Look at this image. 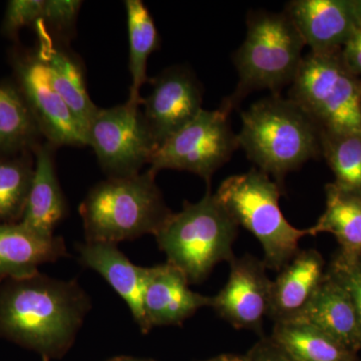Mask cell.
Segmentation results:
<instances>
[{"mask_svg":"<svg viewBox=\"0 0 361 361\" xmlns=\"http://www.w3.org/2000/svg\"><path fill=\"white\" fill-rule=\"evenodd\" d=\"M92 310L78 280L37 274L9 279L0 288V334L58 353L71 345Z\"/></svg>","mask_w":361,"mask_h":361,"instance_id":"cell-1","label":"cell"},{"mask_svg":"<svg viewBox=\"0 0 361 361\" xmlns=\"http://www.w3.org/2000/svg\"><path fill=\"white\" fill-rule=\"evenodd\" d=\"M241 121L238 147L279 185L322 152L320 130L290 99L274 94L256 102L241 114Z\"/></svg>","mask_w":361,"mask_h":361,"instance_id":"cell-2","label":"cell"},{"mask_svg":"<svg viewBox=\"0 0 361 361\" xmlns=\"http://www.w3.org/2000/svg\"><path fill=\"white\" fill-rule=\"evenodd\" d=\"M156 175L148 169L94 185L78 209L85 241L118 244L144 235L155 236L173 213L157 186Z\"/></svg>","mask_w":361,"mask_h":361,"instance_id":"cell-3","label":"cell"},{"mask_svg":"<svg viewBox=\"0 0 361 361\" xmlns=\"http://www.w3.org/2000/svg\"><path fill=\"white\" fill-rule=\"evenodd\" d=\"M239 226L210 191L197 203L171 214L155 235L167 262L182 271L190 284L209 276L216 265L231 262Z\"/></svg>","mask_w":361,"mask_h":361,"instance_id":"cell-4","label":"cell"},{"mask_svg":"<svg viewBox=\"0 0 361 361\" xmlns=\"http://www.w3.org/2000/svg\"><path fill=\"white\" fill-rule=\"evenodd\" d=\"M216 198L238 226L260 242L267 269L279 272L300 251L310 230L294 227L279 206L280 186L258 169L223 180Z\"/></svg>","mask_w":361,"mask_h":361,"instance_id":"cell-5","label":"cell"},{"mask_svg":"<svg viewBox=\"0 0 361 361\" xmlns=\"http://www.w3.org/2000/svg\"><path fill=\"white\" fill-rule=\"evenodd\" d=\"M305 44L285 13H252L243 44L234 54L239 82L226 99L233 108L254 90L277 92L292 84L302 63Z\"/></svg>","mask_w":361,"mask_h":361,"instance_id":"cell-6","label":"cell"},{"mask_svg":"<svg viewBox=\"0 0 361 361\" xmlns=\"http://www.w3.org/2000/svg\"><path fill=\"white\" fill-rule=\"evenodd\" d=\"M291 85L289 99L320 132H361V78L344 66L341 51H310Z\"/></svg>","mask_w":361,"mask_h":361,"instance_id":"cell-7","label":"cell"},{"mask_svg":"<svg viewBox=\"0 0 361 361\" xmlns=\"http://www.w3.org/2000/svg\"><path fill=\"white\" fill-rule=\"evenodd\" d=\"M231 104L225 101L217 110H202L191 122L157 148L149 170L186 171L210 183L214 173L239 148L229 122Z\"/></svg>","mask_w":361,"mask_h":361,"instance_id":"cell-8","label":"cell"},{"mask_svg":"<svg viewBox=\"0 0 361 361\" xmlns=\"http://www.w3.org/2000/svg\"><path fill=\"white\" fill-rule=\"evenodd\" d=\"M87 146L108 178H127L149 165L157 146L140 104L97 109L87 126Z\"/></svg>","mask_w":361,"mask_h":361,"instance_id":"cell-9","label":"cell"},{"mask_svg":"<svg viewBox=\"0 0 361 361\" xmlns=\"http://www.w3.org/2000/svg\"><path fill=\"white\" fill-rule=\"evenodd\" d=\"M271 286L263 260L252 255L235 257L227 283L212 297L211 307L235 329L260 331L269 312Z\"/></svg>","mask_w":361,"mask_h":361,"instance_id":"cell-10","label":"cell"},{"mask_svg":"<svg viewBox=\"0 0 361 361\" xmlns=\"http://www.w3.org/2000/svg\"><path fill=\"white\" fill-rule=\"evenodd\" d=\"M149 82L151 90L141 106L159 147L203 110V94L191 71L180 66L168 68Z\"/></svg>","mask_w":361,"mask_h":361,"instance_id":"cell-11","label":"cell"},{"mask_svg":"<svg viewBox=\"0 0 361 361\" xmlns=\"http://www.w3.org/2000/svg\"><path fill=\"white\" fill-rule=\"evenodd\" d=\"M23 90L40 130L56 148L87 146V133L75 114L52 87L39 56L20 66Z\"/></svg>","mask_w":361,"mask_h":361,"instance_id":"cell-12","label":"cell"},{"mask_svg":"<svg viewBox=\"0 0 361 361\" xmlns=\"http://www.w3.org/2000/svg\"><path fill=\"white\" fill-rule=\"evenodd\" d=\"M184 273L170 263L147 267L145 318L149 331L154 327L180 325L203 307H211L212 297L191 290Z\"/></svg>","mask_w":361,"mask_h":361,"instance_id":"cell-13","label":"cell"},{"mask_svg":"<svg viewBox=\"0 0 361 361\" xmlns=\"http://www.w3.org/2000/svg\"><path fill=\"white\" fill-rule=\"evenodd\" d=\"M284 13L316 54L341 51L357 27L349 0H294Z\"/></svg>","mask_w":361,"mask_h":361,"instance_id":"cell-14","label":"cell"},{"mask_svg":"<svg viewBox=\"0 0 361 361\" xmlns=\"http://www.w3.org/2000/svg\"><path fill=\"white\" fill-rule=\"evenodd\" d=\"M77 251L80 262L96 271L110 284L129 306L142 334H148L142 306L147 267L134 264L116 244L85 241L78 244Z\"/></svg>","mask_w":361,"mask_h":361,"instance_id":"cell-15","label":"cell"},{"mask_svg":"<svg viewBox=\"0 0 361 361\" xmlns=\"http://www.w3.org/2000/svg\"><path fill=\"white\" fill-rule=\"evenodd\" d=\"M289 322L312 325L355 355L361 350V332L355 304L348 290L327 271L306 307Z\"/></svg>","mask_w":361,"mask_h":361,"instance_id":"cell-16","label":"cell"},{"mask_svg":"<svg viewBox=\"0 0 361 361\" xmlns=\"http://www.w3.org/2000/svg\"><path fill=\"white\" fill-rule=\"evenodd\" d=\"M324 275L319 252L299 251L272 281L268 316L274 323L293 319L314 295Z\"/></svg>","mask_w":361,"mask_h":361,"instance_id":"cell-17","label":"cell"},{"mask_svg":"<svg viewBox=\"0 0 361 361\" xmlns=\"http://www.w3.org/2000/svg\"><path fill=\"white\" fill-rule=\"evenodd\" d=\"M63 237H45L25 225L0 224V279H18L39 272L40 265L68 256Z\"/></svg>","mask_w":361,"mask_h":361,"instance_id":"cell-18","label":"cell"},{"mask_svg":"<svg viewBox=\"0 0 361 361\" xmlns=\"http://www.w3.org/2000/svg\"><path fill=\"white\" fill-rule=\"evenodd\" d=\"M56 147L49 142L37 147L35 170L20 223L45 237L54 230L66 214V202L59 185L54 163Z\"/></svg>","mask_w":361,"mask_h":361,"instance_id":"cell-19","label":"cell"},{"mask_svg":"<svg viewBox=\"0 0 361 361\" xmlns=\"http://www.w3.org/2000/svg\"><path fill=\"white\" fill-rule=\"evenodd\" d=\"M37 26L42 39L37 56L49 71L52 87L87 133V126L99 108L90 99L82 63L75 54L66 49L65 44L51 39L42 25Z\"/></svg>","mask_w":361,"mask_h":361,"instance_id":"cell-20","label":"cell"},{"mask_svg":"<svg viewBox=\"0 0 361 361\" xmlns=\"http://www.w3.org/2000/svg\"><path fill=\"white\" fill-rule=\"evenodd\" d=\"M326 205L310 236L329 233L338 242V252L346 256L361 254V192L348 191L329 183L325 186Z\"/></svg>","mask_w":361,"mask_h":361,"instance_id":"cell-21","label":"cell"},{"mask_svg":"<svg viewBox=\"0 0 361 361\" xmlns=\"http://www.w3.org/2000/svg\"><path fill=\"white\" fill-rule=\"evenodd\" d=\"M270 338L295 361H358L355 353L307 323L276 322Z\"/></svg>","mask_w":361,"mask_h":361,"instance_id":"cell-22","label":"cell"},{"mask_svg":"<svg viewBox=\"0 0 361 361\" xmlns=\"http://www.w3.org/2000/svg\"><path fill=\"white\" fill-rule=\"evenodd\" d=\"M129 32V70L132 85L128 102L140 104L142 85L149 82L147 63L149 56L160 47V35L149 9L141 0L125 1Z\"/></svg>","mask_w":361,"mask_h":361,"instance_id":"cell-23","label":"cell"},{"mask_svg":"<svg viewBox=\"0 0 361 361\" xmlns=\"http://www.w3.org/2000/svg\"><path fill=\"white\" fill-rule=\"evenodd\" d=\"M320 149L336 177L334 184L361 192V132H320Z\"/></svg>","mask_w":361,"mask_h":361,"instance_id":"cell-24","label":"cell"},{"mask_svg":"<svg viewBox=\"0 0 361 361\" xmlns=\"http://www.w3.org/2000/svg\"><path fill=\"white\" fill-rule=\"evenodd\" d=\"M42 133L32 110L18 92L0 85V149L23 145Z\"/></svg>","mask_w":361,"mask_h":361,"instance_id":"cell-25","label":"cell"},{"mask_svg":"<svg viewBox=\"0 0 361 361\" xmlns=\"http://www.w3.org/2000/svg\"><path fill=\"white\" fill-rule=\"evenodd\" d=\"M33 170L18 161L0 163V220L23 217Z\"/></svg>","mask_w":361,"mask_h":361,"instance_id":"cell-26","label":"cell"},{"mask_svg":"<svg viewBox=\"0 0 361 361\" xmlns=\"http://www.w3.org/2000/svg\"><path fill=\"white\" fill-rule=\"evenodd\" d=\"M82 6V1L78 0H44L42 20L37 23L51 39L63 44L71 39Z\"/></svg>","mask_w":361,"mask_h":361,"instance_id":"cell-27","label":"cell"},{"mask_svg":"<svg viewBox=\"0 0 361 361\" xmlns=\"http://www.w3.org/2000/svg\"><path fill=\"white\" fill-rule=\"evenodd\" d=\"M327 272L348 290L353 299L361 332V254L346 256L337 252Z\"/></svg>","mask_w":361,"mask_h":361,"instance_id":"cell-28","label":"cell"},{"mask_svg":"<svg viewBox=\"0 0 361 361\" xmlns=\"http://www.w3.org/2000/svg\"><path fill=\"white\" fill-rule=\"evenodd\" d=\"M44 0H13L9 2L6 16V27L16 32L23 26L42 20Z\"/></svg>","mask_w":361,"mask_h":361,"instance_id":"cell-29","label":"cell"},{"mask_svg":"<svg viewBox=\"0 0 361 361\" xmlns=\"http://www.w3.org/2000/svg\"><path fill=\"white\" fill-rule=\"evenodd\" d=\"M344 66L355 77L361 78V25H357L345 44L341 49Z\"/></svg>","mask_w":361,"mask_h":361,"instance_id":"cell-30","label":"cell"},{"mask_svg":"<svg viewBox=\"0 0 361 361\" xmlns=\"http://www.w3.org/2000/svg\"><path fill=\"white\" fill-rule=\"evenodd\" d=\"M250 361H295L271 338H263L247 353Z\"/></svg>","mask_w":361,"mask_h":361,"instance_id":"cell-31","label":"cell"},{"mask_svg":"<svg viewBox=\"0 0 361 361\" xmlns=\"http://www.w3.org/2000/svg\"><path fill=\"white\" fill-rule=\"evenodd\" d=\"M349 1L355 14L356 23L358 25H361V0H349Z\"/></svg>","mask_w":361,"mask_h":361,"instance_id":"cell-32","label":"cell"},{"mask_svg":"<svg viewBox=\"0 0 361 361\" xmlns=\"http://www.w3.org/2000/svg\"><path fill=\"white\" fill-rule=\"evenodd\" d=\"M227 361H250L246 355H227Z\"/></svg>","mask_w":361,"mask_h":361,"instance_id":"cell-33","label":"cell"},{"mask_svg":"<svg viewBox=\"0 0 361 361\" xmlns=\"http://www.w3.org/2000/svg\"><path fill=\"white\" fill-rule=\"evenodd\" d=\"M109 361H152V360H137V358H133V357H116V358H114V360H111Z\"/></svg>","mask_w":361,"mask_h":361,"instance_id":"cell-34","label":"cell"},{"mask_svg":"<svg viewBox=\"0 0 361 361\" xmlns=\"http://www.w3.org/2000/svg\"><path fill=\"white\" fill-rule=\"evenodd\" d=\"M207 361H227V355H220L218 357L213 358V360Z\"/></svg>","mask_w":361,"mask_h":361,"instance_id":"cell-35","label":"cell"},{"mask_svg":"<svg viewBox=\"0 0 361 361\" xmlns=\"http://www.w3.org/2000/svg\"><path fill=\"white\" fill-rule=\"evenodd\" d=\"M360 114H361V103H360Z\"/></svg>","mask_w":361,"mask_h":361,"instance_id":"cell-36","label":"cell"},{"mask_svg":"<svg viewBox=\"0 0 361 361\" xmlns=\"http://www.w3.org/2000/svg\"><path fill=\"white\" fill-rule=\"evenodd\" d=\"M358 361H361V360H358Z\"/></svg>","mask_w":361,"mask_h":361,"instance_id":"cell-37","label":"cell"}]
</instances>
